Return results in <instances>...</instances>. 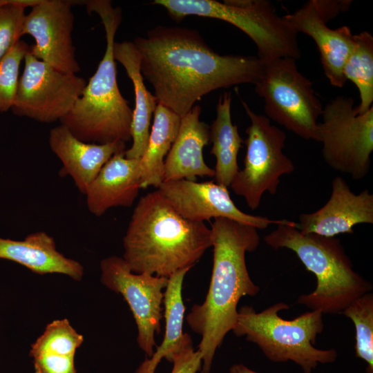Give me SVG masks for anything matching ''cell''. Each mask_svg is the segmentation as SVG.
Returning <instances> with one entry per match:
<instances>
[{
  "label": "cell",
  "mask_w": 373,
  "mask_h": 373,
  "mask_svg": "<svg viewBox=\"0 0 373 373\" xmlns=\"http://www.w3.org/2000/svg\"><path fill=\"white\" fill-rule=\"evenodd\" d=\"M133 42L158 103L181 117L215 90L254 84L262 70L257 57L221 55L192 29L157 26Z\"/></svg>",
  "instance_id": "6da1fadb"
},
{
  "label": "cell",
  "mask_w": 373,
  "mask_h": 373,
  "mask_svg": "<svg viewBox=\"0 0 373 373\" xmlns=\"http://www.w3.org/2000/svg\"><path fill=\"white\" fill-rule=\"evenodd\" d=\"M213 248L211 281L205 300L195 304L186 316L191 329L201 336L198 350L202 356L201 373H210L216 350L237 320V306L245 296H254L260 287L251 280L246 252L260 243L258 229L226 218L211 224Z\"/></svg>",
  "instance_id": "7a4b0ae2"
},
{
  "label": "cell",
  "mask_w": 373,
  "mask_h": 373,
  "mask_svg": "<svg viewBox=\"0 0 373 373\" xmlns=\"http://www.w3.org/2000/svg\"><path fill=\"white\" fill-rule=\"evenodd\" d=\"M212 241L211 229L183 218L156 190L137 202L123 238L122 258L134 273L169 278L191 269Z\"/></svg>",
  "instance_id": "3957f363"
},
{
  "label": "cell",
  "mask_w": 373,
  "mask_h": 373,
  "mask_svg": "<svg viewBox=\"0 0 373 373\" xmlns=\"http://www.w3.org/2000/svg\"><path fill=\"white\" fill-rule=\"evenodd\" d=\"M84 4L88 13L95 12L102 19L106 50L82 95L60 124L87 143H126L131 140L133 110L119 89L113 52L115 35L122 21L121 9L113 8L108 0L86 1Z\"/></svg>",
  "instance_id": "277c9868"
},
{
  "label": "cell",
  "mask_w": 373,
  "mask_h": 373,
  "mask_svg": "<svg viewBox=\"0 0 373 373\" xmlns=\"http://www.w3.org/2000/svg\"><path fill=\"white\" fill-rule=\"evenodd\" d=\"M297 227L294 221L278 224L264 236V241L275 250L293 251L316 276L315 289L300 295L298 304L323 314H341L353 300L372 289V284L354 271L338 238L303 234Z\"/></svg>",
  "instance_id": "5b68a950"
},
{
  "label": "cell",
  "mask_w": 373,
  "mask_h": 373,
  "mask_svg": "<svg viewBox=\"0 0 373 373\" xmlns=\"http://www.w3.org/2000/svg\"><path fill=\"white\" fill-rule=\"evenodd\" d=\"M289 308L287 303L279 302L258 313L251 306H242L238 310L232 331L256 344L269 361H291L303 373H312L319 364L334 362L338 356L336 350L314 346L324 328L323 314L311 310L291 320L281 318L279 312Z\"/></svg>",
  "instance_id": "8992f818"
},
{
  "label": "cell",
  "mask_w": 373,
  "mask_h": 373,
  "mask_svg": "<svg viewBox=\"0 0 373 373\" xmlns=\"http://www.w3.org/2000/svg\"><path fill=\"white\" fill-rule=\"evenodd\" d=\"M175 21L190 15L226 21L245 32L255 44L258 58L269 61L290 57L298 59L301 51L298 33L280 17L267 0H155Z\"/></svg>",
  "instance_id": "52a82bcc"
},
{
  "label": "cell",
  "mask_w": 373,
  "mask_h": 373,
  "mask_svg": "<svg viewBox=\"0 0 373 373\" xmlns=\"http://www.w3.org/2000/svg\"><path fill=\"white\" fill-rule=\"evenodd\" d=\"M296 59L277 58L262 61L255 92L264 101L266 117L298 137L319 142L322 103L312 82L296 66Z\"/></svg>",
  "instance_id": "ba28073f"
},
{
  "label": "cell",
  "mask_w": 373,
  "mask_h": 373,
  "mask_svg": "<svg viewBox=\"0 0 373 373\" xmlns=\"http://www.w3.org/2000/svg\"><path fill=\"white\" fill-rule=\"evenodd\" d=\"M241 104L250 124L244 142V167L236 174L230 186L254 211L260 206L263 194H276L280 178L294 172L295 166L283 152L285 133L271 124L268 117L254 112L245 101L241 99Z\"/></svg>",
  "instance_id": "9c48e42d"
},
{
  "label": "cell",
  "mask_w": 373,
  "mask_h": 373,
  "mask_svg": "<svg viewBox=\"0 0 373 373\" xmlns=\"http://www.w3.org/2000/svg\"><path fill=\"white\" fill-rule=\"evenodd\" d=\"M321 116L319 142L326 164L355 180L363 179L373 151V107L361 113L352 97L337 96L323 107Z\"/></svg>",
  "instance_id": "30bf717a"
},
{
  "label": "cell",
  "mask_w": 373,
  "mask_h": 373,
  "mask_svg": "<svg viewBox=\"0 0 373 373\" xmlns=\"http://www.w3.org/2000/svg\"><path fill=\"white\" fill-rule=\"evenodd\" d=\"M23 60L11 111L16 115L40 122L61 121L82 95L86 80L60 71L29 52Z\"/></svg>",
  "instance_id": "8fae6325"
},
{
  "label": "cell",
  "mask_w": 373,
  "mask_h": 373,
  "mask_svg": "<svg viewBox=\"0 0 373 373\" xmlns=\"http://www.w3.org/2000/svg\"><path fill=\"white\" fill-rule=\"evenodd\" d=\"M101 282L120 294L128 303L137 328V342L148 358L156 345L160 332L164 289L169 278L133 272L123 258L112 256L100 262Z\"/></svg>",
  "instance_id": "7c38bea8"
},
{
  "label": "cell",
  "mask_w": 373,
  "mask_h": 373,
  "mask_svg": "<svg viewBox=\"0 0 373 373\" xmlns=\"http://www.w3.org/2000/svg\"><path fill=\"white\" fill-rule=\"evenodd\" d=\"M350 2L310 0L294 12L283 16L298 34L305 33L314 40L324 73L330 84L336 88L343 87L347 82L343 67L353 46L354 35L347 26L332 29L327 23L340 12L347 10Z\"/></svg>",
  "instance_id": "4fadbf2b"
},
{
  "label": "cell",
  "mask_w": 373,
  "mask_h": 373,
  "mask_svg": "<svg viewBox=\"0 0 373 373\" xmlns=\"http://www.w3.org/2000/svg\"><path fill=\"white\" fill-rule=\"evenodd\" d=\"M73 2L40 0L26 15L21 35L34 39L29 51L32 56L60 71L76 74L81 69L72 39Z\"/></svg>",
  "instance_id": "5bb4252c"
},
{
  "label": "cell",
  "mask_w": 373,
  "mask_h": 373,
  "mask_svg": "<svg viewBox=\"0 0 373 373\" xmlns=\"http://www.w3.org/2000/svg\"><path fill=\"white\" fill-rule=\"evenodd\" d=\"M157 191L183 218L203 222L226 218L251 225L258 229L270 224H287L286 219L273 220L240 210L231 198L227 187L215 181L197 182L182 179L163 182Z\"/></svg>",
  "instance_id": "9a60e30c"
},
{
  "label": "cell",
  "mask_w": 373,
  "mask_h": 373,
  "mask_svg": "<svg viewBox=\"0 0 373 373\" xmlns=\"http://www.w3.org/2000/svg\"><path fill=\"white\" fill-rule=\"evenodd\" d=\"M298 218L297 229L303 234L335 237L353 233L357 224H373V194L367 189L356 194L343 178L336 176L327 202L316 211L302 213Z\"/></svg>",
  "instance_id": "2e32d148"
},
{
  "label": "cell",
  "mask_w": 373,
  "mask_h": 373,
  "mask_svg": "<svg viewBox=\"0 0 373 373\" xmlns=\"http://www.w3.org/2000/svg\"><path fill=\"white\" fill-rule=\"evenodd\" d=\"M48 142L50 149L62 163V171L72 178L82 194H85L104 164L115 154L126 149V143L122 142H83L61 124L50 131Z\"/></svg>",
  "instance_id": "e0dca14e"
},
{
  "label": "cell",
  "mask_w": 373,
  "mask_h": 373,
  "mask_svg": "<svg viewBox=\"0 0 373 373\" xmlns=\"http://www.w3.org/2000/svg\"><path fill=\"white\" fill-rule=\"evenodd\" d=\"M124 151L104 164L84 194L88 211L96 216L112 207H131L141 189L140 159L128 158Z\"/></svg>",
  "instance_id": "ac0fdd59"
},
{
  "label": "cell",
  "mask_w": 373,
  "mask_h": 373,
  "mask_svg": "<svg viewBox=\"0 0 373 373\" xmlns=\"http://www.w3.org/2000/svg\"><path fill=\"white\" fill-rule=\"evenodd\" d=\"M200 106L195 105L181 118L178 135L165 158L163 182L214 177V169L203 157L210 140V126L200 119Z\"/></svg>",
  "instance_id": "d6986e66"
},
{
  "label": "cell",
  "mask_w": 373,
  "mask_h": 373,
  "mask_svg": "<svg viewBox=\"0 0 373 373\" xmlns=\"http://www.w3.org/2000/svg\"><path fill=\"white\" fill-rule=\"evenodd\" d=\"M0 259L15 262L40 275L64 274L77 281L84 276L82 265L60 253L54 238L43 231L21 240L0 237Z\"/></svg>",
  "instance_id": "ffe728a7"
},
{
  "label": "cell",
  "mask_w": 373,
  "mask_h": 373,
  "mask_svg": "<svg viewBox=\"0 0 373 373\" xmlns=\"http://www.w3.org/2000/svg\"><path fill=\"white\" fill-rule=\"evenodd\" d=\"M113 57L124 68L135 95V107L131 124V146L124 151L126 157L140 159L149 137L152 117L157 99L146 88L140 68V56L133 41L114 42Z\"/></svg>",
  "instance_id": "44dd1931"
},
{
  "label": "cell",
  "mask_w": 373,
  "mask_h": 373,
  "mask_svg": "<svg viewBox=\"0 0 373 373\" xmlns=\"http://www.w3.org/2000/svg\"><path fill=\"white\" fill-rule=\"evenodd\" d=\"M231 95L224 92L218 99L216 117L210 126L212 143L211 154L216 159L214 181L228 187L240 170L238 154L244 142L238 128L233 124L231 115Z\"/></svg>",
  "instance_id": "7402d4cb"
},
{
  "label": "cell",
  "mask_w": 373,
  "mask_h": 373,
  "mask_svg": "<svg viewBox=\"0 0 373 373\" xmlns=\"http://www.w3.org/2000/svg\"><path fill=\"white\" fill-rule=\"evenodd\" d=\"M181 117L161 104L153 114L146 150L140 159V188H158L163 182L164 161L178 133Z\"/></svg>",
  "instance_id": "603a6c76"
},
{
  "label": "cell",
  "mask_w": 373,
  "mask_h": 373,
  "mask_svg": "<svg viewBox=\"0 0 373 373\" xmlns=\"http://www.w3.org/2000/svg\"><path fill=\"white\" fill-rule=\"evenodd\" d=\"M190 269H183L169 278L164 293L165 332L163 341L152 356L146 358L135 373H155L161 360L171 363L172 357L182 347L189 334L183 332L185 312L182 289L184 278Z\"/></svg>",
  "instance_id": "cb8c5ba5"
},
{
  "label": "cell",
  "mask_w": 373,
  "mask_h": 373,
  "mask_svg": "<svg viewBox=\"0 0 373 373\" xmlns=\"http://www.w3.org/2000/svg\"><path fill=\"white\" fill-rule=\"evenodd\" d=\"M343 75L357 88L358 113H364L373 103V37L367 31L354 35V44L343 67Z\"/></svg>",
  "instance_id": "d4e9b609"
},
{
  "label": "cell",
  "mask_w": 373,
  "mask_h": 373,
  "mask_svg": "<svg viewBox=\"0 0 373 373\" xmlns=\"http://www.w3.org/2000/svg\"><path fill=\"white\" fill-rule=\"evenodd\" d=\"M355 327V355L367 364L366 373H373V294L367 292L353 300L342 313Z\"/></svg>",
  "instance_id": "484cf974"
},
{
  "label": "cell",
  "mask_w": 373,
  "mask_h": 373,
  "mask_svg": "<svg viewBox=\"0 0 373 373\" xmlns=\"http://www.w3.org/2000/svg\"><path fill=\"white\" fill-rule=\"evenodd\" d=\"M83 341L84 336L73 328L68 319L55 320L46 325L41 335L31 345L30 356L54 354L75 356Z\"/></svg>",
  "instance_id": "4316f807"
},
{
  "label": "cell",
  "mask_w": 373,
  "mask_h": 373,
  "mask_svg": "<svg viewBox=\"0 0 373 373\" xmlns=\"http://www.w3.org/2000/svg\"><path fill=\"white\" fill-rule=\"evenodd\" d=\"M30 46L17 41L0 59V112L11 110L16 97L21 61Z\"/></svg>",
  "instance_id": "83f0119b"
},
{
  "label": "cell",
  "mask_w": 373,
  "mask_h": 373,
  "mask_svg": "<svg viewBox=\"0 0 373 373\" xmlns=\"http://www.w3.org/2000/svg\"><path fill=\"white\" fill-rule=\"evenodd\" d=\"M40 0H0V59L22 36L25 9Z\"/></svg>",
  "instance_id": "f1b7e54d"
},
{
  "label": "cell",
  "mask_w": 373,
  "mask_h": 373,
  "mask_svg": "<svg viewBox=\"0 0 373 373\" xmlns=\"http://www.w3.org/2000/svg\"><path fill=\"white\" fill-rule=\"evenodd\" d=\"M32 358L35 373H77L74 356L41 354Z\"/></svg>",
  "instance_id": "f546056e"
},
{
  "label": "cell",
  "mask_w": 373,
  "mask_h": 373,
  "mask_svg": "<svg viewBox=\"0 0 373 373\" xmlns=\"http://www.w3.org/2000/svg\"><path fill=\"white\" fill-rule=\"evenodd\" d=\"M173 368L171 373H196L202 367V356L195 350L189 334L182 347L172 357Z\"/></svg>",
  "instance_id": "4dcf8cb0"
},
{
  "label": "cell",
  "mask_w": 373,
  "mask_h": 373,
  "mask_svg": "<svg viewBox=\"0 0 373 373\" xmlns=\"http://www.w3.org/2000/svg\"><path fill=\"white\" fill-rule=\"evenodd\" d=\"M229 373H259L251 370L244 364H233L229 369Z\"/></svg>",
  "instance_id": "1f68e13d"
}]
</instances>
